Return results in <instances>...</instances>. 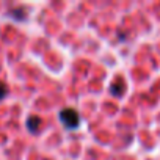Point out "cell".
<instances>
[{
  "label": "cell",
  "instance_id": "6da1fadb",
  "mask_svg": "<svg viewBox=\"0 0 160 160\" xmlns=\"http://www.w3.org/2000/svg\"><path fill=\"white\" fill-rule=\"evenodd\" d=\"M60 121L64 124L66 129H75L80 124V116L74 108H64L60 112Z\"/></svg>",
  "mask_w": 160,
  "mask_h": 160
},
{
  "label": "cell",
  "instance_id": "7a4b0ae2",
  "mask_svg": "<svg viewBox=\"0 0 160 160\" xmlns=\"http://www.w3.org/2000/svg\"><path fill=\"white\" fill-rule=\"evenodd\" d=\"M124 87H126L124 82H122L121 78H118L116 82H113V83L110 85V90H112V93H113L115 96H121L122 91H124Z\"/></svg>",
  "mask_w": 160,
  "mask_h": 160
},
{
  "label": "cell",
  "instance_id": "3957f363",
  "mask_svg": "<svg viewBox=\"0 0 160 160\" xmlns=\"http://www.w3.org/2000/svg\"><path fill=\"white\" fill-rule=\"evenodd\" d=\"M41 121H39V118H30L28 119V129L32 130V132H35L36 129H38V124H39Z\"/></svg>",
  "mask_w": 160,
  "mask_h": 160
},
{
  "label": "cell",
  "instance_id": "277c9868",
  "mask_svg": "<svg viewBox=\"0 0 160 160\" xmlns=\"http://www.w3.org/2000/svg\"><path fill=\"white\" fill-rule=\"evenodd\" d=\"M5 94H7V87H5L2 82H0V99L5 98Z\"/></svg>",
  "mask_w": 160,
  "mask_h": 160
}]
</instances>
